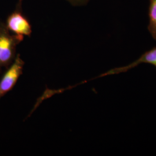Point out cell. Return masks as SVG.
<instances>
[{
    "instance_id": "1",
    "label": "cell",
    "mask_w": 156,
    "mask_h": 156,
    "mask_svg": "<svg viewBox=\"0 0 156 156\" xmlns=\"http://www.w3.org/2000/svg\"><path fill=\"white\" fill-rule=\"evenodd\" d=\"M24 38L12 34L5 23L0 22V73L2 68H8L14 62L17 46Z\"/></svg>"
},
{
    "instance_id": "5",
    "label": "cell",
    "mask_w": 156,
    "mask_h": 156,
    "mask_svg": "<svg viewBox=\"0 0 156 156\" xmlns=\"http://www.w3.org/2000/svg\"><path fill=\"white\" fill-rule=\"evenodd\" d=\"M149 22L147 30L152 38L156 41V0H150L149 6Z\"/></svg>"
},
{
    "instance_id": "2",
    "label": "cell",
    "mask_w": 156,
    "mask_h": 156,
    "mask_svg": "<svg viewBox=\"0 0 156 156\" xmlns=\"http://www.w3.org/2000/svg\"><path fill=\"white\" fill-rule=\"evenodd\" d=\"M23 1H18L15 10L7 17L5 24L12 34L24 38L30 37L33 31L31 23L23 12Z\"/></svg>"
},
{
    "instance_id": "3",
    "label": "cell",
    "mask_w": 156,
    "mask_h": 156,
    "mask_svg": "<svg viewBox=\"0 0 156 156\" xmlns=\"http://www.w3.org/2000/svg\"><path fill=\"white\" fill-rule=\"evenodd\" d=\"M24 62L19 54L7 68L5 73L0 80V100L14 87L19 77L22 75Z\"/></svg>"
},
{
    "instance_id": "6",
    "label": "cell",
    "mask_w": 156,
    "mask_h": 156,
    "mask_svg": "<svg viewBox=\"0 0 156 156\" xmlns=\"http://www.w3.org/2000/svg\"><path fill=\"white\" fill-rule=\"evenodd\" d=\"M71 5L75 7H80L86 5L91 0H65Z\"/></svg>"
},
{
    "instance_id": "4",
    "label": "cell",
    "mask_w": 156,
    "mask_h": 156,
    "mask_svg": "<svg viewBox=\"0 0 156 156\" xmlns=\"http://www.w3.org/2000/svg\"><path fill=\"white\" fill-rule=\"evenodd\" d=\"M146 63L154 66L156 68V47H154L148 51H145V53L140 56V58L135 60V62H131L126 66L122 67L115 68L109 71L108 72L105 73L100 75L98 77H101L106 75H110L113 74H118L122 73H126L132 68L137 67L140 64ZM97 77V78H98Z\"/></svg>"
}]
</instances>
